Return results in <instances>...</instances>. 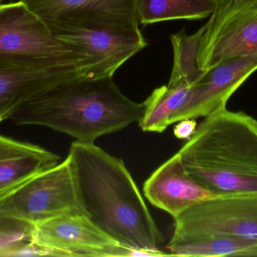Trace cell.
Segmentation results:
<instances>
[{
    "label": "cell",
    "instance_id": "8992f818",
    "mask_svg": "<svg viewBox=\"0 0 257 257\" xmlns=\"http://www.w3.org/2000/svg\"><path fill=\"white\" fill-rule=\"evenodd\" d=\"M168 253L196 240L217 236L257 238V196H217L186 209L175 217Z\"/></svg>",
    "mask_w": 257,
    "mask_h": 257
},
{
    "label": "cell",
    "instance_id": "52a82bcc",
    "mask_svg": "<svg viewBox=\"0 0 257 257\" xmlns=\"http://www.w3.org/2000/svg\"><path fill=\"white\" fill-rule=\"evenodd\" d=\"M50 30L60 40L84 51L87 57L86 78L113 77L119 68L148 45L139 27L69 24Z\"/></svg>",
    "mask_w": 257,
    "mask_h": 257
},
{
    "label": "cell",
    "instance_id": "4fadbf2b",
    "mask_svg": "<svg viewBox=\"0 0 257 257\" xmlns=\"http://www.w3.org/2000/svg\"><path fill=\"white\" fill-rule=\"evenodd\" d=\"M76 78H83L72 68L12 69L0 66V122L23 104L41 93Z\"/></svg>",
    "mask_w": 257,
    "mask_h": 257
},
{
    "label": "cell",
    "instance_id": "44dd1931",
    "mask_svg": "<svg viewBox=\"0 0 257 257\" xmlns=\"http://www.w3.org/2000/svg\"><path fill=\"white\" fill-rule=\"evenodd\" d=\"M176 123L174 128V135L179 140H190L198 126L196 119H183Z\"/></svg>",
    "mask_w": 257,
    "mask_h": 257
},
{
    "label": "cell",
    "instance_id": "30bf717a",
    "mask_svg": "<svg viewBox=\"0 0 257 257\" xmlns=\"http://www.w3.org/2000/svg\"><path fill=\"white\" fill-rule=\"evenodd\" d=\"M257 70V54L226 59L205 71L194 84L186 105L173 116L172 125L183 119L205 117L222 107Z\"/></svg>",
    "mask_w": 257,
    "mask_h": 257
},
{
    "label": "cell",
    "instance_id": "ffe728a7",
    "mask_svg": "<svg viewBox=\"0 0 257 257\" xmlns=\"http://www.w3.org/2000/svg\"><path fill=\"white\" fill-rule=\"evenodd\" d=\"M10 256H63L61 253L36 243H27L21 247H17L8 254Z\"/></svg>",
    "mask_w": 257,
    "mask_h": 257
},
{
    "label": "cell",
    "instance_id": "6da1fadb",
    "mask_svg": "<svg viewBox=\"0 0 257 257\" xmlns=\"http://www.w3.org/2000/svg\"><path fill=\"white\" fill-rule=\"evenodd\" d=\"M84 214L123 245L170 256L163 236L123 161L94 143L75 141L67 155Z\"/></svg>",
    "mask_w": 257,
    "mask_h": 257
},
{
    "label": "cell",
    "instance_id": "7c38bea8",
    "mask_svg": "<svg viewBox=\"0 0 257 257\" xmlns=\"http://www.w3.org/2000/svg\"><path fill=\"white\" fill-rule=\"evenodd\" d=\"M143 191L151 205L173 218L193 205L217 196L187 173L178 152L151 174L144 183Z\"/></svg>",
    "mask_w": 257,
    "mask_h": 257
},
{
    "label": "cell",
    "instance_id": "277c9868",
    "mask_svg": "<svg viewBox=\"0 0 257 257\" xmlns=\"http://www.w3.org/2000/svg\"><path fill=\"white\" fill-rule=\"evenodd\" d=\"M86 62L87 57L81 48L56 37L21 0L0 5V66L72 68L85 78Z\"/></svg>",
    "mask_w": 257,
    "mask_h": 257
},
{
    "label": "cell",
    "instance_id": "9a60e30c",
    "mask_svg": "<svg viewBox=\"0 0 257 257\" xmlns=\"http://www.w3.org/2000/svg\"><path fill=\"white\" fill-rule=\"evenodd\" d=\"M193 85L181 81L156 89L144 101L145 112L139 122L141 129L151 133L166 131L173 116L187 104Z\"/></svg>",
    "mask_w": 257,
    "mask_h": 257
},
{
    "label": "cell",
    "instance_id": "5b68a950",
    "mask_svg": "<svg viewBox=\"0 0 257 257\" xmlns=\"http://www.w3.org/2000/svg\"><path fill=\"white\" fill-rule=\"evenodd\" d=\"M75 214L85 215L68 157L0 196V215L33 225Z\"/></svg>",
    "mask_w": 257,
    "mask_h": 257
},
{
    "label": "cell",
    "instance_id": "5bb4252c",
    "mask_svg": "<svg viewBox=\"0 0 257 257\" xmlns=\"http://www.w3.org/2000/svg\"><path fill=\"white\" fill-rule=\"evenodd\" d=\"M59 160L45 148L0 134V196L57 165Z\"/></svg>",
    "mask_w": 257,
    "mask_h": 257
},
{
    "label": "cell",
    "instance_id": "d6986e66",
    "mask_svg": "<svg viewBox=\"0 0 257 257\" xmlns=\"http://www.w3.org/2000/svg\"><path fill=\"white\" fill-rule=\"evenodd\" d=\"M34 225L0 215V256L7 257L14 249L31 242Z\"/></svg>",
    "mask_w": 257,
    "mask_h": 257
},
{
    "label": "cell",
    "instance_id": "603a6c76",
    "mask_svg": "<svg viewBox=\"0 0 257 257\" xmlns=\"http://www.w3.org/2000/svg\"><path fill=\"white\" fill-rule=\"evenodd\" d=\"M3 0H0V5H1V3H2V2H3Z\"/></svg>",
    "mask_w": 257,
    "mask_h": 257
},
{
    "label": "cell",
    "instance_id": "ac0fdd59",
    "mask_svg": "<svg viewBox=\"0 0 257 257\" xmlns=\"http://www.w3.org/2000/svg\"><path fill=\"white\" fill-rule=\"evenodd\" d=\"M178 256H256L257 238L217 236L186 243L171 252Z\"/></svg>",
    "mask_w": 257,
    "mask_h": 257
},
{
    "label": "cell",
    "instance_id": "7402d4cb",
    "mask_svg": "<svg viewBox=\"0 0 257 257\" xmlns=\"http://www.w3.org/2000/svg\"><path fill=\"white\" fill-rule=\"evenodd\" d=\"M218 1H219V3H220H220H223V2L226 1V0H218Z\"/></svg>",
    "mask_w": 257,
    "mask_h": 257
},
{
    "label": "cell",
    "instance_id": "7a4b0ae2",
    "mask_svg": "<svg viewBox=\"0 0 257 257\" xmlns=\"http://www.w3.org/2000/svg\"><path fill=\"white\" fill-rule=\"evenodd\" d=\"M145 104L120 92L113 77L76 78L58 84L18 107L9 119L39 125L75 141L94 143L99 137L139 123Z\"/></svg>",
    "mask_w": 257,
    "mask_h": 257
},
{
    "label": "cell",
    "instance_id": "3957f363",
    "mask_svg": "<svg viewBox=\"0 0 257 257\" xmlns=\"http://www.w3.org/2000/svg\"><path fill=\"white\" fill-rule=\"evenodd\" d=\"M187 173L215 196H257V120L222 107L178 151Z\"/></svg>",
    "mask_w": 257,
    "mask_h": 257
},
{
    "label": "cell",
    "instance_id": "e0dca14e",
    "mask_svg": "<svg viewBox=\"0 0 257 257\" xmlns=\"http://www.w3.org/2000/svg\"><path fill=\"white\" fill-rule=\"evenodd\" d=\"M207 27L208 22L193 34L188 35L184 30L172 35L174 59L169 83L185 81L194 84L204 75L205 71L199 68L197 58L200 40Z\"/></svg>",
    "mask_w": 257,
    "mask_h": 257
},
{
    "label": "cell",
    "instance_id": "9c48e42d",
    "mask_svg": "<svg viewBox=\"0 0 257 257\" xmlns=\"http://www.w3.org/2000/svg\"><path fill=\"white\" fill-rule=\"evenodd\" d=\"M32 241L65 257L151 256L148 252L120 244L81 214L60 216L34 225Z\"/></svg>",
    "mask_w": 257,
    "mask_h": 257
},
{
    "label": "cell",
    "instance_id": "2e32d148",
    "mask_svg": "<svg viewBox=\"0 0 257 257\" xmlns=\"http://www.w3.org/2000/svg\"><path fill=\"white\" fill-rule=\"evenodd\" d=\"M139 24L201 20L211 16L218 0H135Z\"/></svg>",
    "mask_w": 257,
    "mask_h": 257
},
{
    "label": "cell",
    "instance_id": "8fae6325",
    "mask_svg": "<svg viewBox=\"0 0 257 257\" xmlns=\"http://www.w3.org/2000/svg\"><path fill=\"white\" fill-rule=\"evenodd\" d=\"M48 28L69 24L139 27L135 0H21Z\"/></svg>",
    "mask_w": 257,
    "mask_h": 257
},
{
    "label": "cell",
    "instance_id": "ba28073f",
    "mask_svg": "<svg viewBox=\"0 0 257 257\" xmlns=\"http://www.w3.org/2000/svg\"><path fill=\"white\" fill-rule=\"evenodd\" d=\"M257 54V0H226L208 21L197 62L203 71L232 57Z\"/></svg>",
    "mask_w": 257,
    "mask_h": 257
}]
</instances>
